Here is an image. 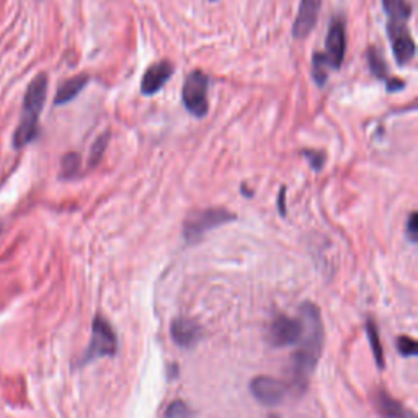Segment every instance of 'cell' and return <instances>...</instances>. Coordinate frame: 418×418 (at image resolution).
I'll return each instance as SVG.
<instances>
[{
    "instance_id": "cell-22",
    "label": "cell",
    "mask_w": 418,
    "mask_h": 418,
    "mask_svg": "<svg viewBox=\"0 0 418 418\" xmlns=\"http://www.w3.org/2000/svg\"><path fill=\"white\" fill-rule=\"evenodd\" d=\"M397 348L402 356H415L417 355V342L410 337H400L397 340Z\"/></svg>"
},
{
    "instance_id": "cell-9",
    "label": "cell",
    "mask_w": 418,
    "mask_h": 418,
    "mask_svg": "<svg viewBox=\"0 0 418 418\" xmlns=\"http://www.w3.org/2000/svg\"><path fill=\"white\" fill-rule=\"evenodd\" d=\"M299 335H301V321L288 316H278L273 319L270 330H268V340L276 348L296 345Z\"/></svg>"
},
{
    "instance_id": "cell-20",
    "label": "cell",
    "mask_w": 418,
    "mask_h": 418,
    "mask_svg": "<svg viewBox=\"0 0 418 418\" xmlns=\"http://www.w3.org/2000/svg\"><path fill=\"white\" fill-rule=\"evenodd\" d=\"M80 168V156L75 152L66 154L63 157V165H61V177L63 178H72L75 177L77 172Z\"/></svg>"
},
{
    "instance_id": "cell-16",
    "label": "cell",
    "mask_w": 418,
    "mask_h": 418,
    "mask_svg": "<svg viewBox=\"0 0 418 418\" xmlns=\"http://www.w3.org/2000/svg\"><path fill=\"white\" fill-rule=\"evenodd\" d=\"M383 8L387 20H404V22H409L414 12L409 0H383Z\"/></svg>"
},
{
    "instance_id": "cell-26",
    "label": "cell",
    "mask_w": 418,
    "mask_h": 418,
    "mask_svg": "<svg viewBox=\"0 0 418 418\" xmlns=\"http://www.w3.org/2000/svg\"><path fill=\"white\" fill-rule=\"evenodd\" d=\"M0 232H2V226H0Z\"/></svg>"
},
{
    "instance_id": "cell-1",
    "label": "cell",
    "mask_w": 418,
    "mask_h": 418,
    "mask_svg": "<svg viewBox=\"0 0 418 418\" xmlns=\"http://www.w3.org/2000/svg\"><path fill=\"white\" fill-rule=\"evenodd\" d=\"M301 335L297 348L293 355V383L297 391L306 389L309 379L316 369L324 348V324L319 307L312 302H304L299 309Z\"/></svg>"
},
{
    "instance_id": "cell-24",
    "label": "cell",
    "mask_w": 418,
    "mask_h": 418,
    "mask_svg": "<svg viewBox=\"0 0 418 418\" xmlns=\"http://www.w3.org/2000/svg\"><path fill=\"white\" fill-rule=\"evenodd\" d=\"M407 235H409V239L415 244L417 235H418V214L417 213L410 214L409 223H407Z\"/></svg>"
},
{
    "instance_id": "cell-8",
    "label": "cell",
    "mask_w": 418,
    "mask_h": 418,
    "mask_svg": "<svg viewBox=\"0 0 418 418\" xmlns=\"http://www.w3.org/2000/svg\"><path fill=\"white\" fill-rule=\"evenodd\" d=\"M250 391L262 405H280L288 394V386L271 376H258L250 383Z\"/></svg>"
},
{
    "instance_id": "cell-12",
    "label": "cell",
    "mask_w": 418,
    "mask_h": 418,
    "mask_svg": "<svg viewBox=\"0 0 418 418\" xmlns=\"http://www.w3.org/2000/svg\"><path fill=\"white\" fill-rule=\"evenodd\" d=\"M170 335L173 342L183 348H190L198 343L201 338V327L198 322L192 319H175L172 327H170Z\"/></svg>"
},
{
    "instance_id": "cell-17",
    "label": "cell",
    "mask_w": 418,
    "mask_h": 418,
    "mask_svg": "<svg viewBox=\"0 0 418 418\" xmlns=\"http://www.w3.org/2000/svg\"><path fill=\"white\" fill-rule=\"evenodd\" d=\"M328 69L330 66L327 63L324 53H314L312 56V80L319 87H324L328 80Z\"/></svg>"
},
{
    "instance_id": "cell-18",
    "label": "cell",
    "mask_w": 418,
    "mask_h": 418,
    "mask_svg": "<svg viewBox=\"0 0 418 418\" xmlns=\"http://www.w3.org/2000/svg\"><path fill=\"white\" fill-rule=\"evenodd\" d=\"M366 332H368L371 350H373V355H374V358H376V363H378V368L383 369L384 368L383 345H381L378 327H376V324L373 321H368V324H366Z\"/></svg>"
},
{
    "instance_id": "cell-2",
    "label": "cell",
    "mask_w": 418,
    "mask_h": 418,
    "mask_svg": "<svg viewBox=\"0 0 418 418\" xmlns=\"http://www.w3.org/2000/svg\"><path fill=\"white\" fill-rule=\"evenodd\" d=\"M46 95H48V75L38 74L30 82L25 92L22 115L18 126L13 134V147L23 149L38 137L39 133V115L43 111Z\"/></svg>"
},
{
    "instance_id": "cell-6",
    "label": "cell",
    "mask_w": 418,
    "mask_h": 418,
    "mask_svg": "<svg viewBox=\"0 0 418 418\" xmlns=\"http://www.w3.org/2000/svg\"><path fill=\"white\" fill-rule=\"evenodd\" d=\"M386 32L397 64L405 66L409 64L410 61H414L417 53V44L407 22H404V20H387Z\"/></svg>"
},
{
    "instance_id": "cell-23",
    "label": "cell",
    "mask_w": 418,
    "mask_h": 418,
    "mask_svg": "<svg viewBox=\"0 0 418 418\" xmlns=\"http://www.w3.org/2000/svg\"><path fill=\"white\" fill-rule=\"evenodd\" d=\"M304 156L309 162H311V167L314 170H321L324 167V162H325V156L322 152H317V151H304L302 152Z\"/></svg>"
},
{
    "instance_id": "cell-21",
    "label": "cell",
    "mask_w": 418,
    "mask_h": 418,
    "mask_svg": "<svg viewBox=\"0 0 418 418\" xmlns=\"http://www.w3.org/2000/svg\"><path fill=\"white\" fill-rule=\"evenodd\" d=\"M165 418H195V414L183 400H173L165 412Z\"/></svg>"
},
{
    "instance_id": "cell-11",
    "label": "cell",
    "mask_w": 418,
    "mask_h": 418,
    "mask_svg": "<svg viewBox=\"0 0 418 418\" xmlns=\"http://www.w3.org/2000/svg\"><path fill=\"white\" fill-rule=\"evenodd\" d=\"M173 72L175 67L170 61H159V63L152 64L142 75L141 94L146 97L156 95L157 92H161L162 87L167 84L170 77L173 75Z\"/></svg>"
},
{
    "instance_id": "cell-25",
    "label": "cell",
    "mask_w": 418,
    "mask_h": 418,
    "mask_svg": "<svg viewBox=\"0 0 418 418\" xmlns=\"http://www.w3.org/2000/svg\"><path fill=\"white\" fill-rule=\"evenodd\" d=\"M280 209H281V214H286V211H285V188H283L281 193H280Z\"/></svg>"
},
{
    "instance_id": "cell-7",
    "label": "cell",
    "mask_w": 418,
    "mask_h": 418,
    "mask_svg": "<svg viewBox=\"0 0 418 418\" xmlns=\"http://www.w3.org/2000/svg\"><path fill=\"white\" fill-rule=\"evenodd\" d=\"M325 58L330 69L338 70L343 64L345 51H347V30H345V20L342 17H335L330 23L327 39H325Z\"/></svg>"
},
{
    "instance_id": "cell-13",
    "label": "cell",
    "mask_w": 418,
    "mask_h": 418,
    "mask_svg": "<svg viewBox=\"0 0 418 418\" xmlns=\"http://www.w3.org/2000/svg\"><path fill=\"white\" fill-rule=\"evenodd\" d=\"M368 64H369V70L373 72V75L376 77V79L386 82L387 92H397L405 87L404 80H399V79H395V77L389 75V72H387L386 61L383 59L381 51H378L376 48L368 49Z\"/></svg>"
},
{
    "instance_id": "cell-4",
    "label": "cell",
    "mask_w": 418,
    "mask_h": 418,
    "mask_svg": "<svg viewBox=\"0 0 418 418\" xmlns=\"http://www.w3.org/2000/svg\"><path fill=\"white\" fill-rule=\"evenodd\" d=\"M234 219L235 216L223 208L196 211V213H193L187 221H185V239H187L190 244H193V242L199 240L208 230H213L214 227L227 224Z\"/></svg>"
},
{
    "instance_id": "cell-14",
    "label": "cell",
    "mask_w": 418,
    "mask_h": 418,
    "mask_svg": "<svg viewBox=\"0 0 418 418\" xmlns=\"http://www.w3.org/2000/svg\"><path fill=\"white\" fill-rule=\"evenodd\" d=\"M374 404L376 409L384 418H417L414 412L405 409L400 402L392 399L384 391H378V394L374 395Z\"/></svg>"
},
{
    "instance_id": "cell-3",
    "label": "cell",
    "mask_w": 418,
    "mask_h": 418,
    "mask_svg": "<svg viewBox=\"0 0 418 418\" xmlns=\"http://www.w3.org/2000/svg\"><path fill=\"white\" fill-rule=\"evenodd\" d=\"M208 85L209 77L203 70L190 72L182 89V102L190 115L195 118H203L209 111L208 102Z\"/></svg>"
},
{
    "instance_id": "cell-19",
    "label": "cell",
    "mask_w": 418,
    "mask_h": 418,
    "mask_svg": "<svg viewBox=\"0 0 418 418\" xmlns=\"http://www.w3.org/2000/svg\"><path fill=\"white\" fill-rule=\"evenodd\" d=\"M110 133H103L100 136L97 137V141L92 144V149H90V159H89V164L90 167H95V165L102 161L103 154H105L106 147H108V142H110Z\"/></svg>"
},
{
    "instance_id": "cell-15",
    "label": "cell",
    "mask_w": 418,
    "mask_h": 418,
    "mask_svg": "<svg viewBox=\"0 0 418 418\" xmlns=\"http://www.w3.org/2000/svg\"><path fill=\"white\" fill-rule=\"evenodd\" d=\"M89 75L87 74H80V75H75V77H70V79H67L66 82L59 85L58 92H56V97H54V105H66V103H69L74 100V98L80 94L82 90L85 89L87 84H89Z\"/></svg>"
},
{
    "instance_id": "cell-5",
    "label": "cell",
    "mask_w": 418,
    "mask_h": 418,
    "mask_svg": "<svg viewBox=\"0 0 418 418\" xmlns=\"http://www.w3.org/2000/svg\"><path fill=\"white\" fill-rule=\"evenodd\" d=\"M118 350V340L115 330L108 324L106 319L100 316L95 317L94 325H92V340L89 348L82 358V364L95 361L102 356H115Z\"/></svg>"
},
{
    "instance_id": "cell-27",
    "label": "cell",
    "mask_w": 418,
    "mask_h": 418,
    "mask_svg": "<svg viewBox=\"0 0 418 418\" xmlns=\"http://www.w3.org/2000/svg\"><path fill=\"white\" fill-rule=\"evenodd\" d=\"M213 2H214V0H213Z\"/></svg>"
},
{
    "instance_id": "cell-10",
    "label": "cell",
    "mask_w": 418,
    "mask_h": 418,
    "mask_svg": "<svg viewBox=\"0 0 418 418\" xmlns=\"http://www.w3.org/2000/svg\"><path fill=\"white\" fill-rule=\"evenodd\" d=\"M322 0H301L296 22L293 25V36L296 39H306L316 28Z\"/></svg>"
}]
</instances>
